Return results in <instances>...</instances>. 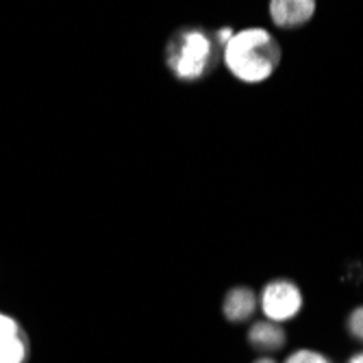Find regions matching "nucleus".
<instances>
[{
    "label": "nucleus",
    "instance_id": "obj_1",
    "mask_svg": "<svg viewBox=\"0 0 363 363\" xmlns=\"http://www.w3.org/2000/svg\"><path fill=\"white\" fill-rule=\"evenodd\" d=\"M220 61L238 83L261 85L281 68L283 48L268 28L246 26L235 30L233 38L224 44Z\"/></svg>",
    "mask_w": 363,
    "mask_h": 363
},
{
    "label": "nucleus",
    "instance_id": "obj_2",
    "mask_svg": "<svg viewBox=\"0 0 363 363\" xmlns=\"http://www.w3.org/2000/svg\"><path fill=\"white\" fill-rule=\"evenodd\" d=\"M220 59L222 48L218 46L213 33L198 24L179 26L163 48V63L170 77L185 85L201 83L213 74Z\"/></svg>",
    "mask_w": 363,
    "mask_h": 363
},
{
    "label": "nucleus",
    "instance_id": "obj_3",
    "mask_svg": "<svg viewBox=\"0 0 363 363\" xmlns=\"http://www.w3.org/2000/svg\"><path fill=\"white\" fill-rule=\"evenodd\" d=\"M257 296L263 320H270L277 324H287L296 320L305 307V294L301 285L285 277L270 279Z\"/></svg>",
    "mask_w": 363,
    "mask_h": 363
},
{
    "label": "nucleus",
    "instance_id": "obj_4",
    "mask_svg": "<svg viewBox=\"0 0 363 363\" xmlns=\"http://www.w3.org/2000/svg\"><path fill=\"white\" fill-rule=\"evenodd\" d=\"M30 359V340L22 322L0 311V363H26Z\"/></svg>",
    "mask_w": 363,
    "mask_h": 363
},
{
    "label": "nucleus",
    "instance_id": "obj_5",
    "mask_svg": "<svg viewBox=\"0 0 363 363\" xmlns=\"http://www.w3.org/2000/svg\"><path fill=\"white\" fill-rule=\"evenodd\" d=\"M318 5L313 0H272L268 16L281 30H296L307 26L315 18Z\"/></svg>",
    "mask_w": 363,
    "mask_h": 363
},
{
    "label": "nucleus",
    "instance_id": "obj_6",
    "mask_svg": "<svg viewBox=\"0 0 363 363\" xmlns=\"http://www.w3.org/2000/svg\"><path fill=\"white\" fill-rule=\"evenodd\" d=\"M220 311L230 324H246L259 311V296L250 285H233L224 291Z\"/></svg>",
    "mask_w": 363,
    "mask_h": 363
},
{
    "label": "nucleus",
    "instance_id": "obj_7",
    "mask_svg": "<svg viewBox=\"0 0 363 363\" xmlns=\"http://www.w3.org/2000/svg\"><path fill=\"white\" fill-rule=\"evenodd\" d=\"M246 342L259 357H272L285 348L287 331L283 328V324H277L270 320H257L248 328Z\"/></svg>",
    "mask_w": 363,
    "mask_h": 363
},
{
    "label": "nucleus",
    "instance_id": "obj_8",
    "mask_svg": "<svg viewBox=\"0 0 363 363\" xmlns=\"http://www.w3.org/2000/svg\"><path fill=\"white\" fill-rule=\"evenodd\" d=\"M283 363H333L322 350L315 348H298L294 350L291 354H287L283 359Z\"/></svg>",
    "mask_w": 363,
    "mask_h": 363
},
{
    "label": "nucleus",
    "instance_id": "obj_9",
    "mask_svg": "<svg viewBox=\"0 0 363 363\" xmlns=\"http://www.w3.org/2000/svg\"><path fill=\"white\" fill-rule=\"evenodd\" d=\"M346 333H348L354 342L363 344V305L354 307V309L346 315Z\"/></svg>",
    "mask_w": 363,
    "mask_h": 363
},
{
    "label": "nucleus",
    "instance_id": "obj_10",
    "mask_svg": "<svg viewBox=\"0 0 363 363\" xmlns=\"http://www.w3.org/2000/svg\"><path fill=\"white\" fill-rule=\"evenodd\" d=\"M346 363H363V350H359V352H354Z\"/></svg>",
    "mask_w": 363,
    "mask_h": 363
},
{
    "label": "nucleus",
    "instance_id": "obj_11",
    "mask_svg": "<svg viewBox=\"0 0 363 363\" xmlns=\"http://www.w3.org/2000/svg\"><path fill=\"white\" fill-rule=\"evenodd\" d=\"M252 363H279V361L274 357H257Z\"/></svg>",
    "mask_w": 363,
    "mask_h": 363
}]
</instances>
